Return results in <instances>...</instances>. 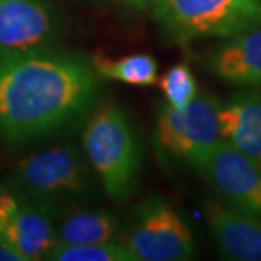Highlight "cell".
I'll return each instance as SVG.
<instances>
[{
	"instance_id": "cell-17",
	"label": "cell",
	"mask_w": 261,
	"mask_h": 261,
	"mask_svg": "<svg viewBox=\"0 0 261 261\" xmlns=\"http://www.w3.org/2000/svg\"><path fill=\"white\" fill-rule=\"evenodd\" d=\"M19 205V197L8 185L0 183V229Z\"/></svg>"
},
{
	"instance_id": "cell-8",
	"label": "cell",
	"mask_w": 261,
	"mask_h": 261,
	"mask_svg": "<svg viewBox=\"0 0 261 261\" xmlns=\"http://www.w3.org/2000/svg\"><path fill=\"white\" fill-rule=\"evenodd\" d=\"M61 22L48 0H0V51L51 45Z\"/></svg>"
},
{
	"instance_id": "cell-2",
	"label": "cell",
	"mask_w": 261,
	"mask_h": 261,
	"mask_svg": "<svg viewBox=\"0 0 261 261\" xmlns=\"http://www.w3.org/2000/svg\"><path fill=\"white\" fill-rule=\"evenodd\" d=\"M93 173L84 152L64 144L19 160L6 185L19 199L53 218H63L80 209L93 196Z\"/></svg>"
},
{
	"instance_id": "cell-19",
	"label": "cell",
	"mask_w": 261,
	"mask_h": 261,
	"mask_svg": "<svg viewBox=\"0 0 261 261\" xmlns=\"http://www.w3.org/2000/svg\"><path fill=\"white\" fill-rule=\"evenodd\" d=\"M125 6H128L129 9L137 10V12H142V10L149 9L152 0H121Z\"/></svg>"
},
{
	"instance_id": "cell-6",
	"label": "cell",
	"mask_w": 261,
	"mask_h": 261,
	"mask_svg": "<svg viewBox=\"0 0 261 261\" xmlns=\"http://www.w3.org/2000/svg\"><path fill=\"white\" fill-rule=\"evenodd\" d=\"M123 243L137 261H186L196 252L192 228L177 209L160 196L141 202Z\"/></svg>"
},
{
	"instance_id": "cell-3",
	"label": "cell",
	"mask_w": 261,
	"mask_h": 261,
	"mask_svg": "<svg viewBox=\"0 0 261 261\" xmlns=\"http://www.w3.org/2000/svg\"><path fill=\"white\" fill-rule=\"evenodd\" d=\"M83 152L100 186L115 203L140 187L141 147L125 111L108 103L94 109L82 132Z\"/></svg>"
},
{
	"instance_id": "cell-7",
	"label": "cell",
	"mask_w": 261,
	"mask_h": 261,
	"mask_svg": "<svg viewBox=\"0 0 261 261\" xmlns=\"http://www.w3.org/2000/svg\"><path fill=\"white\" fill-rule=\"evenodd\" d=\"M226 206L261 219V167L224 140L193 166Z\"/></svg>"
},
{
	"instance_id": "cell-9",
	"label": "cell",
	"mask_w": 261,
	"mask_h": 261,
	"mask_svg": "<svg viewBox=\"0 0 261 261\" xmlns=\"http://www.w3.org/2000/svg\"><path fill=\"white\" fill-rule=\"evenodd\" d=\"M205 219L224 258L261 261V219L241 214L216 199L206 200Z\"/></svg>"
},
{
	"instance_id": "cell-5",
	"label": "cell",
	"mask_w": 261,
	"mask_h": 261,
	"mask_svg": "<svg viewBox=\"0 0 261 261\" xmlns=\"http://www.w3.org/2000/svg\"><path fill=\"white\" fill-rule=\"evenodd\" d=\"M222 102L209 92H199L183 109L163 102L157 109L154 142L167 157L195 166L222 141L219 109Z\"/></svg>"
},
{
	"instance_id": "cell-11",
	"label": "cell",
	"mask_w": 261,
	"mask_h": 261,
	"mask_svg": "<svg viewBox=\"0 0 261 261\" xmlns=\"http://www.w3.org/2000/svg\"><path fill=\"white\" fill-rule=\"evenodd\" d=\"M0 241L16 252L22 261L45 260L58 244L54 218L19 199L18 207L0 229Z\"/></svg>"
},
{
	"instance_id": "cell-12",
	"label": "cell",
	"mask_w": 261,
	"mask_h": 261,
	"mask_svg": "<svg viewBox=\"0 0 261 261\" xmlns=\"http://www.w3.org/2000/svg\"><path fill=\"white\" fill-rule=\"evenodd\" d=\"M219 128L225 142L261 167V94L240 92L219 109Z\"/></svg>"
},
{
	"instance_id": "cell-1",
	"label": "cell",
	"mask_w": 261,
	"mask_h": 261,
	"mask_svg": "<svg viewBox=\"0 0 261 261\" xmlns=\"http://www.w3.org/2000/svg\"><path fill=\"white\" fill-rule=\"evenodd\" d=\"M102 79L92 60L51 45L0 51V140L25 145L92 112Z\"/></svg>"
},
{
	"instance_id": "cell-18",
	"label": "cell",
	"mask_w": 261,
	"mask_h": 261,
	"mask_svg": "<svg viewBox=\"0 0 261 261\" xmlns=\"http://www.w3.org/2000/svg\"><path fill=\"white\" fill-rule=\"evenodd\" d=\"M0 261H22V258L3 241H0Z\"/></svg>"
},
{
	"instance_id": "cell-4",
	"label": "cell",
	"mask_w": 261,
	"mask_h": 261,
	"mask_svg": "<svg viewBox=\"0 0 261 261\" xmlns=\"http://www.w3.org/2000/svg\"><path fill=\"white\" fill-rule=\"evenodd\" d=\"M149 9L160 29L178 44L261 28V0H152Z\"/></svg>"
},
{
	"instance_id": "cell-15",
	"label": "cell",
	"mask_w": 261,
	"mask_h": 261,
	"mask_svg": "<svg viewBox=\"0 0 261 261\" xmlns=\"http://www.w3.org/2000/svg\"><path fill=\"white\" fill-rule=\"evenodd\" d=\"M45 260L49 261H137L126 244H57Z\"/></svg>"
},
{
	"instance_id": "cell-10",
	"label": "cell",
	"mask_w": 261,
	"mask_h": 261,
	"mask_svg": "<svg viewBox=\"0 0 261 261\" xmlns=\"http://www.w3.org/2000/svg\"><path fill=\"white\" fill-rule=\"evenodd\" d=\"M205 65L226 83L261 87V28L225 38L206 53Z\"/></svg>"
},
{
	"instance_id": "cell-14",
	"label": "cell",
	"mask_w": 261,
	"mask_h": 261,
	"mask_svg": "<svg viewBox=\"0 0 261 261\" xmlns=\"http://www.w3.org/2000/svg\"><path fill=\"white\" fill-rule=\"evenodd\" d=\"M92 64L102 80H113L140 87L154 86L159 80V63L149 54L140 53L111 58L102 53H96Z\"/></svg>"
},
{
	"instance_id": "cell-13",
	"label": "cell",
	"mask_w": 261,
	"mask_h": 261,
	"mask_svg": "<svg viewBox=\"0 0 261 261\" xmlns=\"http://www.w3.org/2000/svg\"><path fill=\"white\" fill-rule=\"evenodd\" d=\"M60 244H102L119 241V218L109 211H80L63 216L57 226Z\"/></svg>"
},
{
	"instance_id": "cell-16",
	"label": "cell",
	"mask_w": 261,
	"mask_h": 261,
	"mask_svg": "<svg viewBox=\"0 0 261 261\" xmlns=\"http://www.w3.org/2000/svg\"><path fill=\"white\" fill-rule=\"evenodd\" d=\"M157 83L164 94V102L174 109L186 108L199 93L193 71L183 63L170 67Z\"/></svg>"
}]
</instances>
